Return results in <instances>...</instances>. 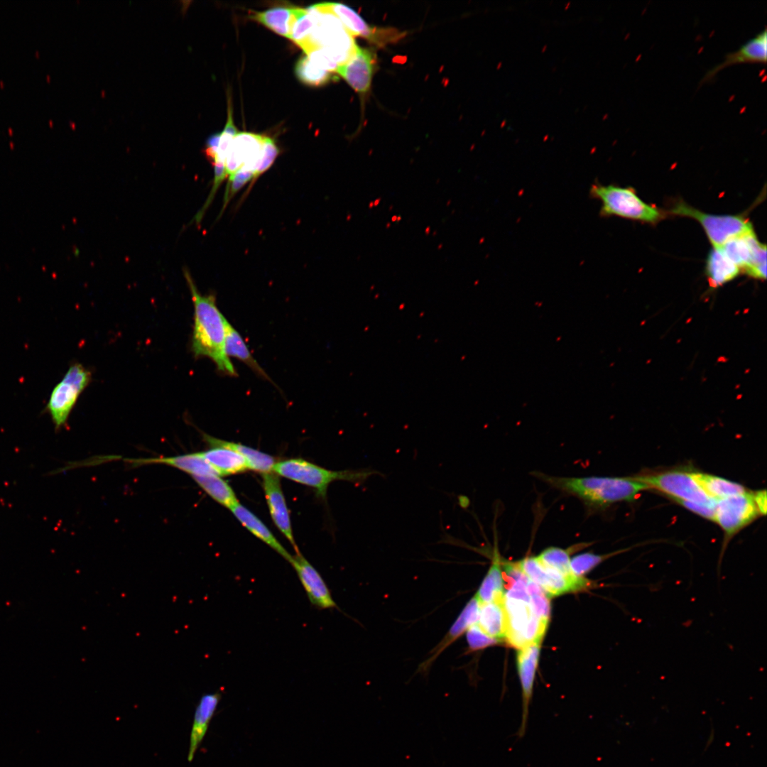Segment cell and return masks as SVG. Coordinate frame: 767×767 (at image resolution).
<instances>
[{
  "mask_svg": "<svg viewBox=\"0 0 767 767\" xmlns=\"http://www.w3.org/2000/svg\"><path fill=\"white\" fill-rule=\"evenodd\" d=\"M320 12L334 15L352 36H360L374 43L382 44L399 36L392 29H376L369 26L356 11L347 6L334 2H325L312 6Z\"/></svg>",
  "mask_w": 767,
  "mask_h": 767,
  "instance_id": "4fadbf2b",
  "label": "cell"
},
{
  "mask_svg": "<svg viewBox=\"0 0 767 767\" xmlns=\"http://www.w3.org/2000/svg\"><path fill=\"white\" fill-rule=\"evenodd\" d=\"M536 477L554 488L597 506L635 499L648 487L636 477H560L535 472Z\"/></svg>",
  "mask_w": 767,
  "mask_h": 767,
  "instance_id": "7a4b0ae2",
  "label": "cell"
},
{
  "mask_svg": "<svg viewBox=\"0 0 767 767\" xmlns=\"http://www.w3.org/2000/svg\"><path fill=\"white\" fill-rule=\"evenodd\" d=\"M545 566L557 571L581 589H586L590 582L583 577L576 576L571 568L569 551L556 547H549L538 557Z\"/></svg>",
  "mask_w": 767,
  "mask_h": 767,
  "instance_id": "f546056e",
  "label": "cell"
},
{
  "mask_svg": "<svg viewBox=\"0 0 767 767\" xmlns=\"http://www.w3.org/2000/svg\"><path fill=\"white\" fill-rule=\"evenodd\" d=\"M527 590L536 616L548 624L550 616V600L546 593L535 583L528 578Z\"/></svg>",
  "mask_w": 767,
  "mask_h": 767,
  "instance_id": "e575fe53",
  "label": "cell"
},
{
  "mask_svg": "<svg viewBox=\"0 0 767 767\" xmlns=\"http://www.w3.org/2000/svg\"><path fill=\"white\" fill-rule=\"evenodd\" d=\"M516 564L529 580L538 584L549 597L581 590L557 571L543 565L537 557H528Z\"/></svg>",
  "mask_w": 767,
  "mask_h": 767,
  "instance_id": "9a60e30c",
  "label": "cell"
},
{
  "mask_svg": "<svg viewBox=\"0 0 767 767\" xmlns=\"http://www.w3.org/2000/svg\"><path fill=\"white\" fill-rule=\"evenodd\" d=\"M91 373L82 364L70 366L62 379L55 386L45 410L50 416L56 430L63 427L80 394L88 386Z\"/></svg>",
  "mask_w": 767,
  "mask_h": 767,
  "instance_id": "52a82bcc",
  "label": "cell"
},
{
  "mask_svg": "<svg viewBox=\"0 0 767 767\" xmlns=\"http://www.w3.org/2000/svg\"><path fill=\"white\" fill-rule=\"evenodd\" d=\"M196 483L214 500L232 508L239 503L232 487L218 475L192 477Z\"/></svg>",
  "mask_w": 767,
  "mask_h": 767,
  "instance_id": "d6a6232c",
  "label": "cell"
},
{
  "mask_svg": "<svg viewBox=\"0 0 767 767\" xmlns=\"http://www.w3.org/2000/svg\"><path fill=\"white\" fill-rule=\"evenodd\" d=\"M224 349L227 357H233L242 361L256 374L269 379L267 374L252 356L240 334L229 322L226 329Z\"/></svg>",
  "mask_w": 767,
  "mask_h": 767,
  "instance_id": "1f68e13d",
  "label": "cell"
},
{
  "mask_svg": "<svg viewBox=\"0 0 767 767\" xmlns=\"http://www.w3.org/2000/svg\"><path fill=\"white\" fill-rule=\"evenodd\" d=\"M754 499L759 513L765 515L766 512V491H758L754 493Z\"/></svg>",
  "mask_w": 767,
  "mask_h": 767,
  "instance_id": "60d3db41",
  "label": "cell"
},
{
  "mask_svg": "<svg viewBox=\"0 0 767 767\" xmlns=\"http://www.w3.org/2000/svg\"><path fill=\"white\" fill-rule=\"evenodd\" d=\"M503 604L507 621L506 639L518 649L541 642L548 624L535 614L531 601L504 596Z\"/></svg>",
  "mask_w": 767,
  "mask_h": 767,
  "instance_id": "ba28073f",
  "label": "cell"
},
{
  "mask_svg": "<svg viewBox=\"0 0 767 767\" xmlns=\"http://www.w3.org/2000/svg\"><path fill=\"white\" fill-rule=\"evenodd\" d=\"M540 643H533L518 649L517 665L522 687L523 711L518 735L523 736L527 724L528 706L532 695L533 680L538 665Z\"/></svg>",
  "mask_w": 767,
  "mask_h": 767,
  "instance_id": "d6986e66",
  "label": "cell"
},
{
  "mask_svg": "<svg viewBox=\"0 0 767 767\" xmlns=\"http://www.w3.org/2000/svg\"><path fill=\"white\" fill-rule=\"evenodd\" d=\"M205 440L211 445H219L236 450L245 459L248 469L261 472L262 474L271 472L276 463L274 458L258 450L243 445L240 443L224 441L214 438L212 436L204 435Z\"/></svg>",
  "mask_w": 767,
  "mask_h": 767,
  "instance_id": "4316f807",
  "label": "cell"
},
{
  "mask_svg": "<svg viewBox=\"0 0 767 767\" xmlns=\"http://www.w3.org/2000/svg\"><path fill=\"white\" fill-rule=\"evenodd\" d=\"M678 503L699 516L714 521L717 503L715 504H705L690 501H679Z\"/></svg>",
  "mask_w": 767,
  "mask_h": 767,
  "instance_id": "ab89813d",
  "label": "cell"
},
{
  "mask_svg": "<svg viewBox=\"0 0 767 767\" xmlns=\"http://www.w3.org/2000/svg\"><path fill=\"white\" fill-rule=\"evenodd\" d=\"M278 148L274 141L270 137L264 136L263 152L257 173L258 177L271 166L278 156Z\"/></svg>",
  "mask_w": 767,
  "mask_h": 767,
  "instance_id": "f35d334b",
  "label": "cell"
},
{
  "mask_svg": "<svg viewBox=\"0 0 767 767\" xmlns=\"http://www.w3.org/2000/svg\"><path fill=\"white\" fill-rule=\"evenodd\" d=\"M289 562L295 569L312 606L320 609L337 608L326 582L302 554L292 555Z\"/></svg>",
  "mask_w": 767,
  "mask_h": 767,
  "instance_id": "5bb4252c",
  "label": "cell"
},
{
  "mask_svg": "<svg viewBox=\"0 0 767 767\" xmlns=\"http://www.w3.org/2000/svg\"><path fill=\"white\" fill-rule=\"evenodd\" d=\"M648 489H657L679 501L715 504L694 477L693 472L667 471L636 477Z\"/></svg>",
  "mask_w": 767,
  "mask_h": 767,
  "instance_id": "9c48e42d",
  "label": "cell"
},
{
  "mask_svg": "<svg viewBox=\"0 0 767 767\" xmlns=\"http://www.w3.org/2000/svg\"><path fill=\"white\" fill-rule=\"evenodd\" d=\"M236 518L252 534L290 562L292 555L278 541L271 531L251 511L239 502L230 508Z\"/></svg>",
  "mask_w": 767,
  "mask_h": 767,
  "instance_id": "d4e9b609",
  "label": "cell"
},
{
  "mask_svg": "<svg viewBox=\"0 0 767 767\" xmlns=\"http://www.w3.org/2000/svg\"><path fill=\"white\" fill-rule=\"evenodd\" d=\"M740 268L719 248L710 251L706 263V273L712 287H718L735 278Z\"/></svg>",
  "mask_w": 767,
  "mask_h": 767,
  "instance_id": "83f0119b",
  "label": "cell"
},
{
  "mask_svg": "<svg viewBox=\"0 0 767 767\" xmlns=\"http://www.w3.org/2000/svg\"><path fill=\"white\" fill-rule=\"evenodd\" d=\"M264 136L253 133L239 132L232 141L225 158V169L228 177L240 169L254 174V180L261 162Z\"/></svg>",
  "mask_w": 767,
  "mask_h": 767,
  "instance_id": "7c38bea8",
  "label": "cell"
},
{
  "mask_svg": "<svg viewBox=\"0 0 767 767\" xmlns=\"http://www.w3.org/2000/svg\"><path fill=\"white\" fill-rule=\"evenodd\" d=\"M251 180H254V174L250 171L242 169L239 170L229 177L228 185L224 194L223 210L232 196Z\"/></svg>",
  "mask_w": 767,
  "mask_h": 767,
  "instance_id": "74e56055",
  "label": "cell"
},
{
  "mask_svg": "<svg viewBox=\"0 0 767 767\" xmlns=\"http://www.w3.org/2000/svg\"><path fill=\"white\" fill-rule=\"evenodd\" d=\"M767 60V33L765 28L735 51L726 54L720 63L709 69L702 77L700 85L709 82L727 67L740 63H763Z\"/></svg>",
  "mask_w": 767,
  "mask_h": 767,
  "instance_id": "e0dca14e",
  "label": "cell"
},
{
  "mask_svg": "<svg viewBox=\"0 0 767 767\" xmlns=\"http://www.w3.org/2000/svg\"><path fill=\"white\" fill-rule=\"evenodd\" d=\"M479 603L474 596L464 607L445 637L432 650L428 658L420 665L419 671L426 672L437 658L453 642L459 638L478 620Z\"/></svg>",
  "mask_w": 767,
  "mask_h": 767,
  "instance_id": "ffe728a7",
  "label": "cell"
},
{
  "mask_svg": "<svg viewBox=\"0 0 767 767\" xmlns=\"http://www.w3.org/2000/svg\"><path fill=\"white\" fill-rule=\"evenodd\" d=\"M194 305V323L192 350L195 357L211 359L221 372L236 375L235 369L226 354L224 342L228 320L216 304L215 296L202 295L187 268L183 270Z\"/></svg>",
  "mask_w": 767,
  "mask_h": 767,
  "instance_id": "6da1fadb",
  "label": "cell"
},
{
  "mask_svg": "<svg viewBox=\"0 0 767 767\" xmlns=\"http://www.w3.org/2000/svg\"><path fill=\"white\" fill-rule=\"evenodd\" d=\"M263 487L271 518L280 531L299 553L293 535L289 511L281 489L278 476L275 473L262 474Z\"/></svg>",
  "mask_w": 767,
  "mask_h": 767,
  "instance_id": "2e32d148",
  "label": "cell"
},
{
  "mask_svg": "<svg viewBox=\"0 0 767 767\" xmlns=\"http://www.w3.org/2000/svg\"><path fill=\"white\" fill-rule=\"evenodd\" d=\"M476 624L486 634L496 641L506 639L507 621L503 599L500 602L479 604Z\"/></svg>",
  "mask_w": 767,
  "mask_h": 767,
  "instance_id": "484cf974",
  "label": "cell"
},
{
  "mask_svg": "<svg viewBox=\"0 0 767 767\" xmlns=\"http://www.w3.org/2000/svg\"><path fill=\"white\" fill-rule=\"evenodd\" d=\"M295 74L301 82L312 86L325 85L332 79L330 72L315 65L307 55L298 61L295 65Z\"/></svg>",
  "mask_w": 767,
  "mask_h": 767,
  "instance_id": "836d02e7",
  "label": "cell"
},
{
  "mask_svg": "<svg viewBox=\"0 0 767 767\" xmlns=\"http://www.w3.org/2000/svg\"><path fill=\"white\" fill-rule=\"evenodd\" d=\"M200 454L219 476L238 474L248 469L243 456L229 447L211 445V448Z\"/></svg>",
  "mask_w": 767,
  "mask_h": 767,
  "instance_id": "603a6c76",
  "label": "cell"
},
{
  "mask_svg": "<svg viewBox=\"0 0 767 767\" xmlns=\"http://www.w3.org/2000/svg\"><path fill=\"white\" fill-rule=\"evenodd\" d=\"M694 477L705 492L716 501L746 492L742 485L712 474L693 472Z\"/></svg>",
  "mask_w": 767,
  "mask_h": 767,
  "instance_id": "4dcf8cb0",
  "label": "cell"
},
{
  "mask_svg": "<svg viewBox=\"0 0 767 767\" xmlns=\"http://www.w3.org/2000/svg\"><path fill=\"white\" fill-rule=\"evenodd\" d=\"M221 694L219 692L204 694L200 699L194 713L190 735L187 761L190 763L203 740L209 724L217 710Z\"/></svg>",
  "mask_w": 767,
  "mask_h": 767,
  "instance_id": "44dd1931",
  "label": "cell"
},
{
  "mask_svg": "<svg viewBox=\"0 0 767 767\" xmlns=\"http://www.w3.org/2000/svg\"><path fill=\"white\" fill-rule=\"evenodd\" d=\"M273 471L278 476L315 489L322 496H325L328 486L334 481L361 483L376 474L374 470L366 469L332 471L298 458L276 462Z\"/></svg>",
  "mask_w": 767,
  "mask_h": 767,
  "instance_id": "5b68a950",
  "label": "cell"
},
{
  "mask_svg": "<svg viewBox=\"0 0 767 767\" xmlns=\"http://www.w3.org/2000/svg\"><path fill=\"white\" fill-rule=\"evenodd\" d=\"M719 249L750 277L766 278V246L758 240L754 232L734 237Z\"/></svg>",
  "mask_w": 767,
  "mask_h": 767,
  "instance_id": "30bf717a",
  "label": "cell"
},
{
  "mask_svg": "<svg viewBox=\"0 0 767 767\" xmlns=\"http://www.w3.org/2000/svg\"><path fill=\"white\" fill-rule=\"evenodd\" d=\"M494 545L491 564L474 595L479 604L500 602L504 596V575L501 560L496 543Z\"/></svg>",
  "mask_w": 767,
  "mask_h": 767,
  "instance_id": "cb8c5ba5",
  "label": "cell"
},
{
  "mask_svg": "<svg viewBox=\"0 0 767 767\" xmlns=\"http://www.w3.org/2000/svg\"><path fill=\"white\" fill-rule=\"evenodd\" d=\"M296 7H276L264 11H254L250 18L277 34L290 38L295 19Z\"/></svg>",
  "mask_w": 767,
  "mask_h": 767,
  "instance_id": "f1b7e54d",
  "label": "cell"
},
{
  "mask_svg": "<svg viewBox=\"0 0 767 767\" xmlns=\"http://www.w3.org/2000/svg\"><path fill=\"white\" fill-rule=\"evenodd\" d=\"M669 212L697 220L703 227L714 248H719L734 237L754 232L751 223L744 216L708 214L682 200L676 202Z\"/></svg>",
  "mask_w": 767,
  "mask_h": 767,
  "instance_id": "8992f818",
  "label": "cell"
},
{
  "mask_svg": "<svg viewBox=\"0 0 767 767\" xmlns=\"http://www.w3.org/2000/svg\"><path fill=\"white\" fill-rule=\"evenodd\" d=\"M620 552L617 551L606 555H596L590 553L580 554L570 559L572 570L576 576L582 577L583 575L589 572L608 557Z\"/></svg>",
  "mask_w": 767,
  "mask_h": 767,
  "instance_id": "d590c367",
  "label": "cell"
},
{
  "mask_svg": "<svg viewBox=\"0 0 767 767\" xmlns=\"http://www.w3.org/2000/svg\"><path fill=\"white\" fill-rule=\"evenodd\" d=\"M752 492H746L717 501L714 521L729 536L735 534L758 515Z\"/></svg>",
  "mask_w": 767,
  "mask_h": 767,
  "instance_id": "8fae6325",
  "label": "cell"
},
{
  "mask_svg": "<svg viewBox=\"0 0 767 767\" xmlns=\"http://www.w3.org/2000/svg\"><path fill=\"white\" fill-rule=\"evenodd\" d=\"M310 8L315 14V25L308 38L299 46L306 54L320 50L338 66L354 54L357 45L334 15Z\"/></svg>",
  "mask_w": 767,
  "mask_h": 767,
  "instance_id": "3957f363",
  "label": "cell"
},
{
  "mask_svg": "<svg viewBox=\"0 0 767 767\" xmlns=\"http://www.w3.org/2000/svg\"><path fill=\"white\" fill-rule=\"evenodd\" d=\"M465 633L469 648L472 651L480 650L498 642L486 634L477 624L470 626Z\"/></svg>",
  "mask_w": 767,
  "mask_h": 767,
  "instance_id": "8d00e7d4",
  "label": "cell"
},
{
  "mask_svg": "<svg viewBox=\"0 0 767 767\" xmlns=\"http://www.w3.org/2000/svg\"><path fill=\"white\" fill-rule=\"evenodd\" d=\"M124 460L133 466L163 464L187 472L191 474L192 477L218 475L215 470L205 460L200 452L171 457L126 459Z\"/></svg>",
  "mask_w": 767,
  "mask_h": 767,
  "instance_id": "7402d4cb",
  "label": "cell"
},
{
  "mask_svg": "<svg viewBox=\"0 0 767 767\" xmlns=\"http://www.w3.org/2000/svg\"><path fill=\"white\" fill-rule=\"evenodd\" d=\"M374 58L366 48L357 45L354 54L337 72L356 92L365 94L370 89L374 72Z\"/></svg>",
  "mask_w": 767,
  "mask_h": 767,
  "instance_id": "ac0fdd59",
  "label": "cell"
},
{
  "mask_svg": "<svg viewBox=\"0 0 767 767\" xmlns=\"http://www.w3.org/2000/svg\"><path fill=\"white\" fill-rule=\"evenodd\" d=\"M589 196L601 201L602 217L617 216L654 224L665 216L655 206L643 202L632 187L594 183L590 187Z\"/></svg>",
  "mask_w": 767,
  "mask_h": 767,
  "instance_id": "277c9868",
  "label": "cell"
}]
</instances>
